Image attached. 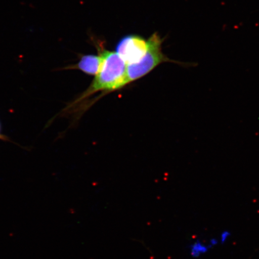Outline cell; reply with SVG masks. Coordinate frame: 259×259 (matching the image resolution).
I'll return each mask as SVG.
<instances>
[{
	"instance_id": "5",
	"label": "cell",
	"mask_w": 259,
	"mask_h": 259,
	"mask_svg": "<svg viewBox=\"0 0 259 259\" xmlns=\"http://www.w3.org/2000/svg\"><path fill=\"white\" fill-rule=\"evenodd\" d=\"M211 248L208 244H204L200 240H196L193 242L188 247L191 257L195 258H199L202 256L203 255L208 253Z\"/></svg>"
},
{
	"instance_id": "6",
	"label": "cell",
	"mask_w": 259,
	"mask_h": 259,
	"mask_svg": "<svg viewBox=\"0 0 259 259\" xmlns=\"http://www.w3.org/2000/svg\"><path fill=\"white\" fill-rule=\"evenodd\" d=\"M231 232L228 231V230H225L223 231L220 235L219 242L221 243L222 245L225 244V243L228 242L229 238H231Z\"/></svg>"
},
{
	"instance_id": "3",
	"label": "cell",
	"mask_w": 259,
	"mask_h": 259,
	"mask_svg": "<svg viewBox=\"0 0 259 259\" xmlns=\"http://www.w3.org/2000/svg\"><path fill=\"white\" fill-rule=\"evenodd\" d=\"M115 50L127 64L136 63L147 53L148 41L139 35H128L118 41Z\"/></svg>"
},
{
	"instance_id": "8",
	"label": "cell",
	"mask_w": 259,
	"mask_h": 259,
	"mask_svg": "<svg viewBox=\"0 0 259 259\" xmlns=\"http://www.w3.org/2000/svg\"><path fill=\"white\" fill-rule=\"evenodd\" d=\"M0 140H6V137L2 134L1 124H0Z\"/></svg>"
},
{
	"instance_id": "2",
	"label": "cell",
	"mask_w": 259,
	"mask_h": 259,
	"mask_svg": "<svg viewBox=\"0 0 259 259\" xmlns=\"http://www.w3.org/2000/svg\"><path fill=\"white\" fill-rule=\"evenodd\" d=\"M148 50L144 56L138 62L127 64L126 85L135 82L147 75L153 70L158 65L163 63H174L181 66H196L194 63H182L169 59L162 52L161 45L163 40L160 35L154 33L149 38Z\"/></svg>"
},
{
	"instance_id": "4",
	"label": "cell",
	"mask_w": 259,
	"mask_h": 259,
	"mask_svg": "<svg viewBox=\"0 0 259 259\" xmlns=\"http://www.w3.org/2000/svg\"><path fill=\"white\" fill-rule=\"evenodd\" d=\"M102 63V57L100 54L96 55H79V61L77 64L61 68L58 70H79L88 75H96Z\"/></svg>"
},
{
	"instance_id": "7",
	"label": "cell",
	"mask_w": 259,
	"mask_h": 259,
	"mask_svg": "<svg viewBox=\"0 0 259 259\" xmlns=\"http://www.w3.org/2000/svg\"><path fill=\"white\" fill-rule=\"evenodd\" d=\"M219 239L218 238H213L210 239L208 244L212 248L218 245L219 243Z\"/></svg>"
},
{
	"instance_id": "1",
	"label": "cell",
	"mask_w": 259,
	"mask_h": 259,
	"mask_svg": "<svg viewBox=\"0 0 259 259\" xmlns=\"http://www.w3.org/2000/svg\"><path fill=\"white\" fill-rule=\"evenodd\" d=\"M99 54L102 56V63L95 78L89 88L67 107L78 105L96 93L103 92L102 96H104L127 86V63L115 52L102 49Z\"/></svg>"
}]
</instances>
